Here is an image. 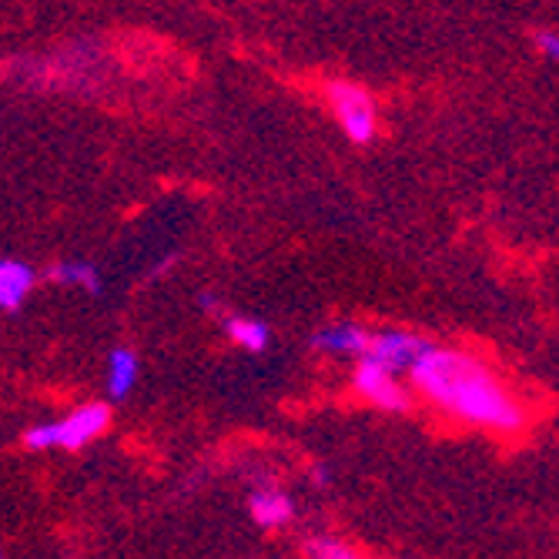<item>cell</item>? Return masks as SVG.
<instances>
[{
	"mask_svg": "<svg viewBox=\"0 0 559 559\" xmlns=\"http://www.w3.org/2000/svg\"><path fill=\"white\" fill-rule=\"evenodd\" d=\"M309 559H359V556H355V549H348L335 539H312Z\"/></svg>",
	"mask_w": 559,
	"mask_h": 559,
	"instance_id": "13",
	"label": "cell"
},
{
	"mask_svg": "<svg viewBox=\"0 0 559 559\" xmlns=\"http://www.w3.org/2000/svg\"><path fill=\"white\" fill-rule=\"evenodd\" d=\"M366 345H369V332L359 322H332L312 335V348L325 355H338V359H359V355H366Z\"/></svg>",
	"mask_w": 559,
	"mask_h": 559,
	"instance_id": "7",
	"label": "cell"
},
{
	"mask_svg": "<svg viewBox=\"0 0 559 559\" xmlns=\"http://www.w3.org/2000/svg\"><path fill=\"white\" fill-rule=\"evenodd\" d=\"M37 285V272L21 259H0V312H17Z\"/></svg>",
	"mask_w": 559,
	"mask_h": 559,
	"instance_id": "8",
	"label": "cell"
},
{
	"mask_svg": "<svg viewBox=\"0 0 559 559\" xmlns=\"http://www.w3.org/2000/svg\"><path fill=\"white\" fill-rule=\"evenodd\" d=\"M432 342L416 335V332H405V329H382V332H369V345H366V355L372 362L385 366L389 372H409L416 366L419 355L429 348Z\"/></svg>",
	"mask_w": 559,
	"mask_h": 559,
	"instance_id": "6",
	"label": "cell"
},
{
	"mask_svg": "<svg viewBox=\"0 0 559 559\" xmlns=\"http://www.w3.org/2000/svg\"><path fill=\"white\" fill-rule=\"evenodd\" d=\"M409 376L416 392L452 419L496 432H520L526 426V413L516 395L496 379L492 369H486L466 352L429 345L409 369Z\"/></svg>",
	"mask_w": 559,
	"mask_h": 559,
	"instance_id": "1",
	"label": "cell"
},
{
	"mask_svg": "<svg viewBox=\"0 0 559 559\" xmlns=\"http://www.w3.org/2000/svg\"><path fill=\"white\" fill-rule=\"evenodd\" d=\"M228 342H235L245 352H265L272 345V329L262 319H251V316H225L222 319Z\"/></svg>",
	"mask_w": 559,
	"mask_h": 559,
	"instance_id": "12",
	"label": "cell"
},
{
	"mask_svg": "<svg viewBox=\"0 0 559 559\" xmlns=\"http://www.w3.org/2000/svg\"><path fill=\"white\" fill-rule=\"evenodd\" d=\"M27 68L37 71V78H27V81H37V87H81L84 81H91L94 68H97V55L91 50V44H74V47H64L61 55L47 58V61H27Z\"/></svg>",
	"mask_w": 559,
	"mask_h": 559,
	"instance_id": "5",
	"label": "cell"
},
{
	"mask_svg": "<svg viewBox=\"0 0 559 559\" xmlns=\"http://www.w3.org/2000/svg\"><path fill=\"white\" fill-rule=\"evenodd\" d=\"M138 376H141V359L134 348H111L108 355V395L111 402H121L131 395V389L138 385Z\"/></svg>",
	"mask_w": 559,
	"mask_h": 559,
	"instance_id": "10",
	"label": "cell"
},
{
	"mask_svg": "<svg viewBox=\"0 0 559 559\" xmlns=\"http://www.w3.org/2000/svg\"><path fill=\"white\" fill-rule=\"evenodd\" d=\"M352 385L369 405H376L382 413H409L413 409V392L395 379V372L372 362L369 355H359V359H355Z\"/></svg>",
	"mask_w": 559,
	"mask_h": 559,
	"instance_id": "4",
	"label": "cell"
},
{
	"mask_svg": "<svg viewBox=\"0 0 559 559\" xmlns=\"http://www.w3.org/2000/svg\"><path fill=\"white\" fill-rule=\"evenodd\" d=\"M111 426V405L105 402H87L61 423H44L24 432L27 449H84L97 436H105Z\"/></svg>",
	"mask_w": 559,
	"mask_h": 559,
	"instance_id": "2",
	"label": "cell"
},
{
	"mask_svg": "<svg viewBox=\"0 0 559 559\" xmlns=\"http://www.w3.org/2000/svg\"><path fill=\"white\" fill-rule=\"evenodd\" d=\"M536 50H539V58L556 61V58H559V37H556L552 31H539V34H536Z\"/></svg>",
	"mask_w": 559,
	"mask_h": 559,
	"instance_id": "14",
	"label": "cell"
},
{
	"mask_svg": "<svg viewBox=\"0 0 559 559\" xmlns=\"http://www.w3.org/2000/svg\"><path fill=\"white\" fill-rule=\"evenodd\" d=\"M312 479H316V489H325L332 483V469L329 466H316L312 469Z\"/></svg>",
	"mask_w": 559,
	"mask_h": 559,
	"instance_id": "15",
	"label": "cell"
},
{
	"mask_svg": "<svg viewBox=\"0 0 559 559\" xmlns=\"http://www.w3.org/2000/svg\"><path fill=\"white\" fill-rule=\"evenodd\" d=\"M0 559H4V552H0Z\"/></svg>",
	"mask_w": 559,
	"mask_h": 559,
	"instance_id": "16",
	"label": "cell"
},
{
	"mask_svg": "<svg viewBox=\"0 0 559 559\" xmlns=\"http://www.w3.org/2000/svg\"><path fill=\"white\" fill-rule=\"evenodd\" d=\"M47 278L58 282L64 288H78V292H87V295H100L105 292V282H100V272L97 265L91 262H81V259H64V262H55L47 269Z\"/></svg>",
	"mask_w": 559,
	"mask_h": 559,
	"instance_id": "11",
	"label": "cell"
},
{
	"mask_svg": "<svg viewBox=\"0 0 559 559\" xmlns=\"http://www.w3.org/2000/svg\"><path fill=\"white\" fill-rule=\"evenodd\" d=\"M325 97H329V108H332L338 128L345 131V138L352 144H372L376 141L379 111H376V100L366 87L352 84V81H329Z\"/></svg>",
	"mask_w": 559,
	"mask_h": 559,
	"instance_id": "3",
	"label": "cell"
},
{
	"mask_svg": "<svg viewBox=\"0 0 559 559\" xmlns=\"http://www.w3.org/2000/svg\"><path fill=\"white\" fill-rule=\"evenodd\" d=\"M248 513H251V520H255L259 526L278 530V526H285L295 516V506L278 489H259V492L248 496Z\"/></svg>",
	"mask_w": 559,
	"mask_h": 559,
	"instance_id": "9",
	"label": "cell"
}]
</instances>
